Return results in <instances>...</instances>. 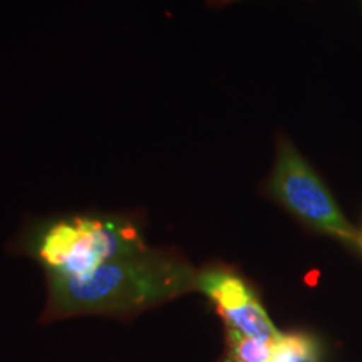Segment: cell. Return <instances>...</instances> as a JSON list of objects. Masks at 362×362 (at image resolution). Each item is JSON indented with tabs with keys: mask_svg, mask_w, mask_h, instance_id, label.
<instances>
[{
	"mask_svg": "<svg viewBox=\"0 0 362 362\" xmlns=\"http://www.w3.org/2000/svg\"><path fill=\"white\" fill-rule=\"evenodd\" d=\"M197 275L198 270L180 253L146 248L107 262L88 277H47L44 320L83 314H138L197 291Z\"/></svg>",
	"mask_w": 362,
	"mask_h": 362,
	"instance_id": "obj_1",
	"label": "cell"
},
{
	"mask_svg": "<svg viewBox=\"0 0 362 362\" xmlns=\"http://www.w3.org/2000/svg\"><path fill=\"white\" fill-rule=\"evenodd\" d=\"M128 220L74 216L49 225L34 242V255L47 277L83 279L107 262L146 250Z\"/></svg>",
	"mask_w": 362,
	"mask_h": 362,
	"instance_id": "obj_2",
	"label": "cell"
},
{
	"mask_svg": "<svg viewBox=\"0 0 362 362\" xmlns=\"http://www.w3.org/2000/svg\"><path fill=\"white\" fill-rule=\"evenodd\" d=\"M270 197L310 228L361 248V232L342 214L320 176L287 138L280 136L267 183Z\"/></svg>",
	"mask_w": 362,
	"mask_h": 362,
	"instance_id": "obj_3",
	"label": "cell"
},
{
	"mask_svg": "<svg viewBox=\"0 0 362 362\" xmlns=\"http://www.w3.org/2000/svg\"><path fill=\"white\" fill-rule=\"evenodd\" d=\"M197 291L210 298L226 329L267 342L282 336L250 284L228 267L211 265L198 270Z\"/></svg>",
	"mask_w": 362,
	"mask_h": 362,
	"instance_id": "obj_4",
	"label": "cell"
},
{
	"mask_svg": "<svg viewBox=\"0 0 362 362\" xmlns=\"http://www.w3.org/2000/svg\"><path fill=\"white\" fill-rule=\"evenodd\" d=\"M223 362H270L272 342L248 337L238 330L225 327Z\"/></svg>",
	"mask_w": 362,
	"mask_h": 362,
	"instance_id": "obj_5",
	"label": "cell"
},
{
	"mask_svg": "<svg viewBox=\"0 0 362 362\" xmlns=\"http://www.w3.org/2000/svg\"><path fill=\"white\" fill-rule=\"evenodd\" d=\"M270 362H319V344L307 334H284L272 342Z\"/></svg>",
	"mask_w": 362,
	"mask_h": 362,
	"instance_id": "obj_6",
	"label": "cell"
},
{
	"mask_svg": "<svg viewBox=\"0 0 362 362\" xmlns=\"http://www.w3.org/2000/svg\"><path fill=\"white\" fill-rule=\"evenodd\" d=\"M215 4H228V2H233V0H214Z\"/></svg>",
	"mask_w": 362,
	"mask_h": 362,
	"instance_id": "obj_7",
	"label": "cell"
},
{
	"mask_svg": "<svg viewBox=\"0 0 362 362\" xmlns=\"http://www.w3.org/2000/svg\"><path fill=\"white\" fill-rule=\"evenodd\" d=\"M361 250H362V232H361Z\"/></svg>",
	"mask_w": 362,
	"mask_h": 362,
	"instance_id": "obj_8",
	"label": "cell"
}]
</instances>
